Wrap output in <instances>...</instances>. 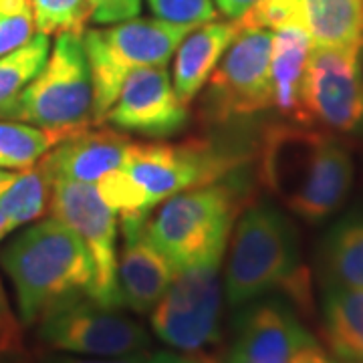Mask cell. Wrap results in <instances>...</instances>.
Listing matches in <instances>:
<instances>
[{"instance_id":"74e56055","label":"cell","mask_w":363,"mask_h":363,"mask_svg":"<svg viewBox=\"0 0 363 363\" xmlns=\"http://www.w3.org/2000/svg\"><path fill=\"white\" fill-rule=\"evenodd\" d=\"M359 55H362V75H363V43H362V51H359Z\"/></svg>"},{"instance_id":"ba28073f","label":"cell","mask_w":363,"mask_h":363,"mask_svg":"<svg viewBox=\"0 0 363 363\" xmlns=\"http://www.w3.org/2000/svg\"><path fill=\"white\" fill-rule=\"evenodd\" d=\"M238 160L204 142L130 143L121 169L150 214L172 196L214 184Z\"/></svg>"},{"instance_id":"cb8c5ba5","label":"cell","mask_w":363,"mask_h":363,"mask_svg":"<svg viewBox=\"0 0 363 363\" xmlns=\"http://www.w3.org/2000/svg\"><path fill=\"white\" fill-rule=\"evenodd\" d=\"M51 52V39L45 33H35L18 49L0 57V107L11 104L26 85L37 77Z\"/></svg>"},{"instance_id":"9c48e42d","label":"cell","mask_w":363,"mask_h":363,"mask_svg":"<svg viewBox=\"0 0 363 363\" xmlns=\"http://www.w3.org/2000/svg\"><path fill=\"white\" fill-rule=\"evenodd\" d=\"M43 345L59 353L113 357L150 350V333L140 321L116 307H105L89 295L69 298L39 323Z\"/></svg>"},{"instance_id":"8d00e7d4","label":"cell","mask_w":363,"mask_h":363,"mask_svg":"<svg viewBox=\"0 0 363 363\" xmlns=\"http://www.w3.org/2000/svg\"><path fill=\"white\" fill-rule=\"evenodd\" d=\"M13 176H14V172H9V169L0 168V190H2L9 182L13 180Z\"/></svg>"},{"instance_id":"1f68e13d","label":"cell","mask_w":363,"mask_h":363,"mask_svg":"<svg viewBox=\"0 0 363 363\" xmlns=\"http://www.w3.org/2000/svg\"><path fill=\"white\" fill-rule=\"evenodd\" d=\"M293 363H347V362H341V359H333V357H329L327 353H325L315 341L309 343V345H305L303 350L298 351L297 357L293 359Z\"/></svg>"},{"instance_id":"5bb4252c","label":"cell","mask_w":363,"mask_h":363,"mask_svg":"<svg viewBox=\"0 0 363 363\" xmlns=\"http://www.w3.org/2000/svg\"><path fill=\"white\" fill-rule=\"evenodd\" d=\"M313 341L293 313L264 301L240 315L224 363H293Z\"/></svg>"},{"instance_id":"8992f818","label":"cell","mask_w":363,"mask_h":363,"mask_svg":"<svg viewBox=\"0 0 363 363\" xmlns=\"http://www.w3.org/2000/svg\"><path fill=\"white\" fill-rule=\"evenodd\" d=\"M0 119L45 130L85 128L93 123V81L83 35L61 33L37 77L0 107Z\"/></svg>"},{"instance_id":"d6986e66","label":"cell","mask_w":363,"mask_h":363,"mask_svg":"<svg viewBox=\"0 0 363 363\" xmlns=\"http://www.w3.org/2000/svg\"><path fill=\"white\" fill-rule=\"evenodd\" d=\"M323 333L341 362L363 363V291L327 286Z\"/></svg>"},{"instance_id":"836d02e7","label":"cell","mask_w":363,"mask_h":363,"mask_svg":"<svg viewBox=\"0 0 363 363\" xmlns=\"http://www.w3.org/2000/svg\"><path fill=\"white\" fill-rule=\"evenodd\" d=\"M0 363H30L26 357L25 350L18 351H4L0 353Z\"/></svg>"},{"instance_id":"8fae6325","label":"cell","mask_w":363,"mask_h":363,"mask_svg":"<svg viewBox=\"0 0 363 363\" xmlns=\"http://www.w3.org/2000/svg\"><path fill=\"white\" fill-rule=\"evenodd\" d=\"M271 49L272 30L238 26L230 47L204 85L208 116L216 121H228L271 109Z\"/></svg>"},{"instance_id":"e0dca14e","label":"cell","mask_w":363,"mask_h":363,"mask_svg":"<svg viewBox=\"0 0 363 363\" xmlns=\"http://www.w3.org/2000/svg\"><path fill=\"white\" fill-rule=\"evenodd\" d=\"M238 21H210L196 26L174 52L172 83L182 104L190 105L204 89L238 33Z\"/></svg>"},{"instance_id":"30bf717a","label":"cell","mask_w":363,"mask_h":363,"mask_svg":"<svg viewBox=\"0 0 363 363\" xmlns=\"http://www.w3.org/2000/svg\"><path fill=\"white\" fill-rule=\"evenodd\" d=\"M359 51L362 49L313 47L295 123L343 135L363 130Z\"/></svg>"},{"instance_id":"2e32d148","label":"cell","mask_w":363,"mask_h":363,"mask_svg":"<svg viewBox=\"0 0 363 363\" xmlns=\"http://www.w3.org/2000/svg\"><path fill=\"white\" fill-rule=\"evenodd\" d=\"M130 143L125 133L113 128L91 130L87 125L57 143L40 162L52 178L97 184L105 174L121 168Z\"/></svg>"},{"instance_id":"f1b7e54d","label":"cell","mask_w":363,"mask_h":363,"mask_svg":"<svg viewBox=\"0 0 363 363\" xmlns=\"http://www.w3.org/2000/svg\"><path fill=\"white\" fill-rule=\"evenodd\" d=\"M18 350H23V325L18 315H14L0 281V353Z\"/></svg>"},{"instance_id":"5b68a950","label":"cell","mask_w":363,"mask_h":363,"mask_svg":"<svg viewBox=\"0 0 363 363\" xmlns=\"http://www.w3.org/2000/svg\"><path fill=\"white\" fill-rule=\"evenodd\" d=\"M226 248L228 236L176 267L166 295L150 313L156 337L186 355L202 353L220 339V271Z\"/></svg>"},{"instance_id":"4fadbf2b","label":"cell","mask_w":363,"mask_h":363,"mask_svg":"<svg viewBox=\"0 0 363 363\" xmlns=\"http://www.w3.org/2000/svg\"><path fill=\"white\" fill-rule=\"evenodd\" d=\"M188 105L176 95L166 65L143 67L125 79L101 125L147 140H166L188 125Z\"/></svg>"},{"instance_id":"603a6c76","label":"cell","mask_w":363,"mask_h":363,"mask_svg":"<svg viewBox=\"0 0 363 363\" xmlns=\"http://www.w3.org/2000/svg\"><path fill=\"white\" fill-rule=\"evenodd\" d=\"M87 128V125H85ZM81 128L45 130L23 121L0 119V168L25 169L35 166L57 143L67 140Z\"/></svg>"},{"instance_id":"9a60e30c","label":"cell","mask_w":363,"mask_h":363,"mask_svg":"<svg viewBox=\"0 0 363 363\" xmlns=\"http://www.w3.org/2000/svg\"><path fill=\"white\" fill-rule=\"evenodd\" d=\"M147 220V218H145ZM145 220H119L123 248L117 257V289L121 307L145 315L154 311L174 279V264L143 233Z\"/></svg>"},{"instance_id":"484cf974","label":"cell","mask_w":363,"mask_h":363,"mask_svg":"<svg viewBox=\"0 0 363 363\" xmlns=\"http://www.w3.org/2000/svg\"><path fill=\"white\" fill-rule=\"evenodd\" d=\"M35 33L30 0H0V57L25 45Z\"/></svg>"},{"instance_id":"44dd1931","label":"cell","mask_w":363,"mask_h":363,"mask_svg":"<svg viewBox=\"0 0 363 363\" xmlns=\"http://www.w3.org/2000/svg\"><path fill=\"white\" fill-rule=\"evenodd\" d=\"M327 286L363 291V210L339 220L321 252Z\"/></svg>"},{"instance_id":"e575fe53","label":"cell","mask_w":363,"mask_h":363,"mask_svg":"<svg viewBox=\"0 0 363 363\" xmlns=\"http://www.w3.org/2000/svg\"><path fill=\"white\" fill-rule=\"evenodd\" d=\"M188 357H190V362L192 363H218L214 357L206 355L204 351H202V353H190Z\"/></svg>"},{"instance_id":"6da1fadb","label":"cell","mask_w":363,"mask_h":363,"mask_svg":"<svg viewBox=\"0 0 363 363\" xmlns=\"http://www.w3.org/2000/svg\"><path fill=\"white\" fill-rule=\"evenodd\" d=\"M259 178L293 214L317 224L337 212L353 186V160L335 135L301 123L264 131Z\"/></svg>"},{"instance_id":"4dcf8cb0","label":"cell","mask_w":363,"mask_h":363,"mask_svg":"<svg viewBox=\"0 0 363 363\" xmlns=\"http://www.w3.org/2000/svg\"><path fill=\"white\" fill-rule=\"evenodd\" d=\"M214 2L218 4V9L222 11V14H226L230 21H238V18H242L255 4H259L260 0H214Z\"/></svg>"},{"instance_id":"d590c367","label":"cell","mask_w":363,"mask_h":363,"mask_svg":"<svg viewBox=\"0 0 363 363\" xmlns=\"http://www.w3.org/2000/svg\"><path fill=\"white\" fill-rule=\"evenodd\" d=\"M11 230H13V228H11V224H9V220H6V218H4V214L0 212V240H2L6 234L11 233Z\"/></svg>"},{"instance_id":"7a4b0ae2","label":"cell","mask_w":363,"mask_h":363,"mask_svg":"<svg viewBox=\"0 0 363 363\" xmlns=\"http://www.w3.org/2000/svg\"><path fill=\"white\" fill-rule=\"evenodd\" d=\"M0 264L9 274L16 297L18 321L37 325L69 298L89 295L93 262L83 240L59 218H45L18 234L0 252Z\"/></svg>"},{"instance_id":"4316f807","label":"cell","mask_w":363,"mask_h":363,"mask_svg":"<svg viewBox=\"0 0 363 363\" xmlns=\"http://www.w3.org/2000/svg\"><path fill=\"white\" fill-rule=\"evenodd\" d=\"M152 14L174 25L200 26L216 21L214 0H147Z\"/></svg>"},{"instance_id":"7402d4cb","label":"cell","mask_w":363,"mask_h":363,"mask_svg":"<svg viewBox=\"0 0 363 363\" xmlns=\"http://www.w3.org/2000/svg\"><path fill=\"white\" fill-rule=\"evenodd\" d=\"M52 176L43 162L14 174L13 180L0 190V212L11 228L43 218L51 206Z\"/></svg>"},{"instance_id":"83f0119b","label":"cell","mask_w":363,"mask_h":363,"mask_svg":"<svg viewBox=\"0 0 363 363\" xmlns=\"http://www.w3.org/2000/svg\"><path fill=\"white\" fill-rule=\"evenodd\" d=\"M91 21L97 25H116L135 18L142 11V0H87Z\"/></svg>"},{"instance_id":"ffe728a7","label":"cell","mask_w":363,"mask_h":363,"mask_svg":"<svg viewBox=\"0 0 363 363\" xmlns=\"http://www.w3.org/2000/svg\"><path fill=\"white\" fill-rule=\"evenodd\" d=\"M313 47L362 49L363 0H301Z\"/></svg>"},{"instance_id":"7c38bea8","label":"cell","mask_w":363,"mask_h":363,"mask_svg":"<svg viewBox=\"0 0 363 363\" xmlns=\"http://www.w3.org/2000/svg\"><path fill=\"white\" fill-rule=\"evenodd\" d=\"M55 218L83 240L93 262V289L91 298L105 307L121 309V297L117 289V236L119 216L97 192L95 184L52 178L51 206Z\"/></svg>"},{"instance_id":"ac0fdd59","label":"cell","mask_w":363,"mask_h":363,"mask_svg":"<svg viewBox=\"0 0 363 363\" xmlns=\"http://www.w3.org/2000/svg\"><path fill=\"white\" fill-rule=\"evenodd\" d=\"M311 49V35L305 25H286L272 30V107L291 121H297L301 89Z\"/></svg>"},{"instance_id":"3957f363","label":"cell","mask_w":363,"mask_h":363,"mask_svg":"<svg viewBox=\"0 0 363 363\" xmlns=\"http://www.w3.org/2000/svg\"><path fill=\"white\" fill-rule=\"evenodd\" d=\"M283 289L298 303L309 298L293 224L269 204L248 206L234 226L224 271V295L242 307Z\"/></svg>"},{"instance_id":"d6a6232c","label":"cell","mask_w":363,"mask_h":363,"mask_svg":"<svg viewBox=\"0 0 363 363\" xmlns=\"http://www.w3.org/2000/svg\"><path fill=\"white\" fill-rule=\"evenodd\" d=\"M147 363H192L188 355H178V353H168V351H160L152 353Z\"/></svg>"},{"instance_id":"d4e9b609","label":"cell","mask_w":363,"mask_h":363,"mask_svg":"<svg viewBox=\"0 0 363 363\" xmlns=\"http://www.w3.org/2000/svg\"><path fill=\"white\" fill-rule=\"evenodd\" d=\"M37 33L61 35V33H85L91 21V6L87 0H30Z\"/></svg>"},{"instance_id":"f546056e","label":"cell","mask_w":363,"mask_h":363,"mask_svg":"<svg viewBox=\"0 0 363 363\" xmlns=\"http://www.w3.org/2000/svg\"><path fill=\"white\" fill-rule=\"evenodd\" d=\"M150 350L135 351L128 355H113V357H91V355H73V353H59L51 351L43 357V363H147Z\"/></svg>"},{"instance_id":"277c9868","label":"cell","mask_w":363,"mask_h":363,"mask_svg":"<svg viewBox=\"0 0 363 363\" xmlns=\"http://www.w3.org/2000/svg\"><path fill=\"white\" fill-rule=\"evenodd\" d=\"M194 28L138 16L104 28H85L83 47L93 81V123L101 125L107 109L133 71L168 65L178 45Z\"/></svg>"},{"instance_id":"52a82bcc","label":"cell","mask_w":363,"mask_h":363,"mask_svg":"<svg viewBox=\"0 0 363 363\" xmlns=\"http://www.w3.org/2000/svg\"><path fill=\"white\" fill-rule=\"evenodd\" d=\"M236 212V192L214 182L164 200L156 214L147 216L143 233L176 269L230 236Z\"/></svg>"}]
</instances>
